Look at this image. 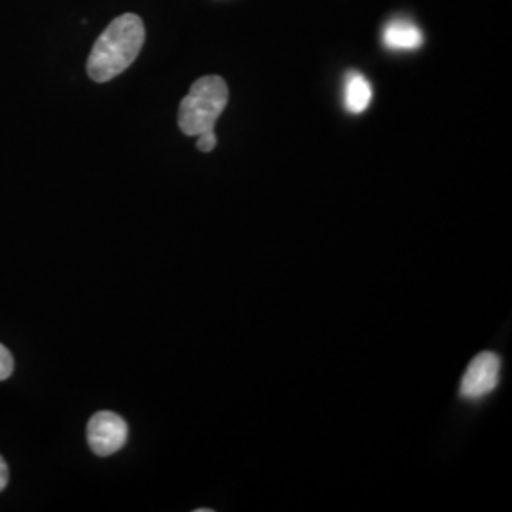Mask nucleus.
<instances>
[{
    "mask_svg": "<svg viewBox=\"0 0 512 512\" xmlns=\"http://www.w3.org/2000/svg\"><path fill=\"white\" fill-rule=\"evenodd\" d=\"M145 44L143 19L122 14L95 40L88 57V74L93 82H109L124 73L141 54Z\"/></svg>",
    "mask_w": 512,
    "mask_h": 512,
    "instance_id": "obj_1",
    "label": "nucleus"
},
{
    "mask_svg": "<svg viewBox=\"0 0 512 512\" xmlns=\"http://www.w3.org/2000/svg\"><path fill=\"white\" fill-rule=\"evenodd\" d=\"M228 105V86L220 76L198 78L179 107V128L184 135L198 137L215 128L222 110Z\"/></svg>",
    "mask_w": 512,
    "mask_h": 512,
    "instance_id": "obj_2",
    "label": "nucleus"
},
{
    "mask_svg": "<svg viewBox=\"0 0 512 512\" xmlns=\"http://www.w3.org/2000/svg\"><path fill=\"white\" fill-rule=\"evenodd\" d=\"M128 440V423L116 412L101 410L88 421V444L93 454L107 458L124 448Z\"/></svg>",
    "mask_w": 512,
    "mask_h": 512,
    "instance_id": "obj_3",
    "label": "nucleus"
},
{
    "mask_svg": "<svg viewBox=\"0 0 512 512\" xmlns=\"http://www.w3.org/2000/svg\"><path fill=\"white\" fill-rule=\"evenodd\" d=\"M501 361L492 351H482L469 363L463 380H461V395L465 399H480L492 393L499 380Z\"/></svg>",
    "mask_w": 512,
    "mask_h": 512,
    "instance_id": "obj_4",
    "label": "nucleus"
},
{
    "mask_svg": "<svg viewBox=\"0 0 512 512\" xmlns=\"http://www.w3.org/2000/svg\"><path fill=\"white\" fill-rule=\"evenodd\" d=\"M384 44L389 50H418L423 44L420 27L408 19H391L384 29Z\"/></svg>",
    "mask_w": 512,
    "mask_h": 512,
    "instance_id": "obj_5",
    "label": "nucleus"
},
{
    "mask_svg": "<svg viewBox=\"0 0 512 512\" xmlns=\"http://www.w3.org/2000/svg\"><path fill=\"white\" fill-rule=\"evenodd\" d=\"M372 101V86L361 73H349L344 84V105L351 114H361Z\"/></svg>",
    "mask_w": 512,
    "mask_h": 512,
    "instance_id": "obj_6",
    "label": "nucleus"
},
{
    "mask_svg": "<svg viewBox=\"0 0 512 512\" xmlns=\"http://www.w3.org/2000/svg\"><path fill=\"white\" fill-rule=\"evenodd\" d=\"M14 372V357L10 353V349L0 344V382L8 380Z\"/></svg>",
    "mask_w": 512,
    "mask_h": 512,
    "instance_id": "obj_7",
    "label": "nucleus"
},
{
    "mask_svg": "<svg viewBox=\"0 0 512 512\" xmlns=\"http://www.w3.org/2000/svg\"><path fill=\"white\" fill-rule=\"evenodd\" d=\"M196 147H198V150H202V152H211L213 148L217 147V135H215V131L209 129V131L200 133Z\"/></svg>",
    "mask_w": 512,
    "mask_h": 512,
    "instance_id": "obj_8",
    "label": "nucleus"
},
{
    "mask_svg": "<svg viewBox=\"0 0 512 512\" xmlns=\"http://www.w3.org/2000/svg\"><path fill=\"white\" fill-rule=\"evenodd\" d=\"M8 480H10V469H8L6 461L0 456V492L8 486Z\"/></svg>",
    "mask_w": 512,
    "mask_h": 512,
    "instance_id": "obj_9",
    "label": "nucleus"
}]
</instances>
